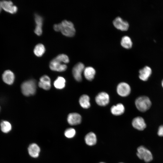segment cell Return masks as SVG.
Returning a JSON list of instances; mask_svg holds the SVG:
<instances>
[{
  "label": "cell",
  "mask_w": 163,
  "mask_h": 163,
  "mask_svg": "<svg viewBox=\"0 0 163 163\" xmlns=\"http://www.w3.org/2000/svg\"><path fill=\"white\" fill-rule=\"evenodd\" d=\"M0 127L1 131L5 133H8L11 129V123L6 120H3L1 122Z\"/></svg>",
  "instance_id": "25"
},
{
  "label": "cell",
  "mask_w": 163,
  "mask_h": 163,
  "mask_svg": "<svg viewBox=\"0 0 163 163\" xmlns=\"http://www.w3.org/2000/svg\"><path fill=\"white\" fill-rule=\"evenodd\" d=\"M53 28L56 31H61L65 36L72 37L75 34V30L73 24L71 21L66 20L61 23L54 25Z\"/></svg>",
  "instance_id": "1"
},
{
  "label": "cell",
  "mask_w": 163,
  "mask_h": 163,
  "mask_svg": "<svg viewBox=\"0 0 163 163\" xmlns=\"http://www.w3.org/2000/svg\"><path fill=\"white\" fill-rule=\"evenodd\" d=\"M111 113L114 115L119 116L123 114L125 111V107L121 103L112 106L110 109Z\"/></svg>",
  "instance_id": "17"
},
{
  "label": "cell",
  "mask_w": 163,
  "mask_h": 163,
  "mask_svg": "<svg viewBox=\"0 0 163 163\" xmlns=\"http://www.w3.org/2000/svg\"></svg>",
  "instance_id": "33"
},
{
  "label": "cell",
  "mask_w": 163,
  "mask_h": 163,
  "mask_svg": "<svg viewBox=\"0 0 163 163\" xmlns=\"http://www.w3.org/2000/svg\"><path fill=\"white\" fill-rule=\"evenodd\" d=\"M22 94L26 96L34 94L36 90V82L34 80H30L23 82L21 85Z\"/></svg>",
  "instance_id": "3"
},
{
  "label": "cell",
  "mask_w": 163,
  "mask_h": 163,
  "mask_svg": "<svg viewBox=\"0 0 163 163\" xmlns=\"http://www.w3.org/2000/svg\"><path fill=\"white\" fill-rule=\"evenodd\" d=\"M135 104L139 110L144 112L150 108L152 105V102L147 96H141L136 99Z\"/></svg>",
  "instance_id": "2"
},
{
  "label": "cell",
  "mask_w": 163,
  "mask_h": 163,
  "mask_svg": "<svg viewBox=\"0 0 163 163\" xmlns=\"http://www.w3.org/2000/svg\"><path fill=\"white\" fill-rule=\"evenodd\" d=\"M161 84L163 88V79L162 80L161 82Z\"/></svg>",
  "instance_id": "29"
},
{
  "label": "cell",
  "mask_w": 163,
  "mask_h": 163,
  "mask_svg": "<svg viewBox=\"0 0 163 163\" xmlns=\"http://www.w3.org/2000/svg\"><path fill=\"white\" fill-rule=\"evenodd\" d=\"M157 133L159 136H163V125L160 126L158 127Z\"/></svg>",
  "instance_id": "28"
},
{
  "label": "cell",
  "mask_w": 163,
  "mask_h": 163,
  "mask_svg": "<svg viewBox=\"0 0 163 163\" xmlns=\"http://www.w3.org/2000/svg\"><path fill=\"white\" fill-rule=\"evenodd\" d=\"M67 120L69 124L75 125L80 124L82 121V117L80 114L76 113H71L68 116Z\"/></svg>",
  "instance_id": "12"
},
{
  "label": "cell",
  "mask_w": 163,
  "mask_h": 163,
  "mask_svg": "<svg viewBox=\"0 0 163 163\" xmlns=\"http://www.w3.org/2000/svg\"><path fill=\"white\" fill-rule=\"evenodd\" d=\"M136 154L139 159L146 162H150L153 158L151 151L143 146H140L137 148Z\"/></svg>",
  "instance_id": "4"
},
{
  "label": "cell",
  "mask_w": 163,
  "mask_h": 163,
  "mask_svg": "<svg viewBox=\"0 0 163 163\" xmlns=\"http://www.w3.org/2000/svg\"><path fill=\"white\" fill-rule=\"evenodd\" d=\"M79 101L81 106L84 108L87 109L90 106V97L87 95H82L79 99Z\"/></svg>",
  "instance_id": "21"
},
{
  "label": "cell",
  "mask_w": 163,
  "mask_h": 163,
  "mask_svg": "<svg viewBox=\"0 0 163 163\" xmlns=\"http://www.w3.org/2000/svg\"><path fill=\"white\" fill-rule=\"evenodd\" d=\"M2 10L1 6L0 5V13L1 12Z\"/></svg>",
  "instance_id": "30"
},
{
  "label": "cell",
  "mask_w": 163,
  "mask_h": 163,
  "mask_svg": "<svg viewBox=\"0 0 163 163\" xmlns=\"http://www.w3.org/2000/svg\"><path fill=\"white\" fill-rule=\"evenodd\" d=\"M76 131L73 128H70L67 129L64 132L65 136L67 138H71L75 135Z\"/></svg>",
  "instance_id": "27"
},
{
  "label": "cell",
  "mask_w": 163,
  "mask_h": 163,
  "mask_svg": "<svg viewBox=\"0 0 163 163\" xmlns=\"http://www.w3.org/2000/svg\"><path fill=\"white\" fill-rule=\"evenodd\" d=\"M99 163H104V162H100Z\"/></svg>",
  "instance_id": "31"
},
{
  "label": "cell",
  "mask_w": 163,
  "mask_h": 163,
  "mask_svg": "<svg viewBox=\"0 0 163 163\" xmlns=\"http://www.w3.org/2000/svg\"><path fill=\"white\" fill-rule=\"evenodd\" d=\"M38 85L39 87L44 90H49L51 87V80L50 77L47 75L42 76L40 79Z\"/></svg>",
  "instance_id": "13"
},
{
  "label": "cell",
  "mask_w": 163,
  "mask_h": 163,
  "mask_svg": "<svg viewBox=\"0 0 163 163\" xmlns=\"http://www.w3.org/2000/svg\"><path fill=\"white\" fill-rule=\"evenodd\" d=\"M113 24L117 28L121 30H126L129 27L128 23L121 17H117L113 21Z\"/></svg>",
  "instance_id": "10"
},
{
  "label": "cell",
  "mask_w": 163,
  "mask_h": 163,
  "mask_svg": "<svg viewBox=\"0 0 163 163\" xmlns=\"http://www.w3.org/2000/svg\"><path fill=\"white\" fill-rule=\"evenodd\" d=\"M86 143L88 145L92 146L96 144L97 142V137L95 134L90 132L87 134L85 138Z\"/></svg>",
  "instance_id": "20"
},
{
  "label": "cell",
  "mask_w": 163,
  "mask_h": 163,
  "mask_svg": "<svg viewBox=\"0 0 163 163\" xmlns=\"http://www.w3.org/2000/svg\"><path fill=\"white\" fill-rule=\"evenodd\" d=\"M55 58L65 64L68 63L69 62L68 57L67 55L64 54H59Z\"/></svg>",
  "instance_id": "26"
},
{
  "label": "cell",
  "mask_w": 163,
  "mask_h": 163,
  "mask_svg": "<svg viewBox=\"0 0 163 163\" xmlns=\"http://www.w3.org/2000/svg\"><path fill=\"white\" fill-rule=\"evenodd\" d=\"M122 163V162H121V163Z\"/></svg>",
  "instance_id": "32"
},
{
  "label": "cell",
  "mask_w": 163,
  "mask_h": 163,
  "mask_svg": "<svg viewBox=\"0 0 163 163\" xmlns=\"http://www.w3.org/2000/svg\"><path fill=\"white\" fill-rule=\"evenodd\" d=\"M35 21L36 24L34 32L38 36L40 35L42 33L43 18L37 14L35 15Z\"/></svg>",
  "instance_id": "15"
},
{
  "label": "cell",
  "mask_w": 163,
  "mask_h": 163,
  "mask_svg": "<svg viewBox=\"0 0 163 163\" xmlns=\"http://www.w3.org/2000/svg\"><path fill=\"white\" fill-rule=\"evenodd\" d=\"M83 72L85 78L88 81H91L94 79L96 71L93 67L88 66L85 68Z\"/></svg>",
  "instance_id": "18"
},
{
  "label": "cell",
  "mask_w": 163,
  "mask_h": 163,
  "mask_svg": "<svg viewBox=\"0 0 163 163\" xmlns=\"http://www.w3.org/2000/svg\"><path fill=\"white\" fill-rule=\"evenodd\" d=\"M84 64L81 62H79L75 64L72 69V73L75 79L78 82H80L82 80V73L85 69Z\"/></svg>",
  "instance_id": "5"
},
{
  "label": "cell",
  "mask_w": 163,
  "mask_h": 163,
  "mask_svg": "<svg viewBox=\"0 0 163 163\" xmlns=\"http://www.w3.org/2000/svg\"><path fill=\"white\" fill-rule=\"evenodd\" d=\"M96 103L99 106H104L107 105L109 102V96L107 93L102 92L98 93L95 97Z\"/></svg>",
  "instance_id": "9"
},
{
  "label": "cell",
  "mask_w": 163,
  "mask_h": 163,
  "mask_svg": "<svg viewBox=\"0 0 163 163\" xmlns=\"http://www.w3.org/2000/svg\"><path fill=\"white\" fill-rule=\"evenodd\" d=\"M132 123L134 128L139 130H143L146 126L144 119L141 117L134 118L132 121Z\"/></svg>",
  "instance_id": "11"
},
{
  "label": "cell",
  "mask_w": 163,
  "mask_h": 163,
  "mask_svg": "<svg viewBox=\"0 0 163 163\" xmlns=\"http://www.w3.org/2000/svg\"><path fill=\"white\" fill-rule=\"evenodd\" d=\"M40 151L39 147L36 143L30 144L28 147V151L29 155L32 157H37Z\"/></svg>",
  "instance_id": "19"
},
{
  "label": "cell",
  "mask_w": 163,
  "mask_h": 163,
  "mask_svg": "<svg viewBox=\"0 0 163 163\" xmlns=\"http://www.w3.org/2000/svg\"><path fill=\"white\" fill-rule=\"evenodd\" d=\"M139 72V78L143 81H146L151 75L152 70L149 67L146 66L140 69Z\"/></svg>",
  "instance_id": "14"
},
{
  "label": "cell",
  "mask_w": 163,
  "mask_h": 163,
  "mask_svg": "<svg viewBox=\"0 0 163 163\" xmlns=\"http://www.w3.org/2000/svg\"><path fill=\"white\" fill-rule=\"evenodd\" d=\"M66 80L65 78L61 76L58 77L54 82V87L58 89H62L65 85Z\"/></svg>",
  "instance_id": "24"
},
{
  "label": "cell",
  "mask_w": 163,
  "mask_h": 163,
  "mask_svg": "<svg viewBox=\"0 0 163 163\" xmlns=\"http://www.w3.org/2000/svg\"><path fill=\"white\" fill-rule=\"evenodd\" d=\"M0 5L2 10L10 14L15 13L18 11L17 7L10 1H1Z\"/></svg>",
  "instance_id": "6"
},
{
  "label": "cell",
  "mask_w": 163,
  "mask_h": 163,
  "mask_svg": "<svg viewBox=\"0 0 163 163\" xmlns=\"http://www.w3.org/2000/svg\"><path fill=\"white\" fill-rule=\"evenodd\" d=\"M14 78V73L9 70L5 71L2 75V79L3 82L9 85H11L13 83Z\"/></svg>",
  "instance_id": "16"
},
{
  "label": "cell",
  "mask_w": 163,
  "mask_h": 163,
  "mask_svg": "<svg viewBox=\"0 0 163 163\" xmlns=\"http://www.w3.org/2000/svg\"><path fill=\"white\" fill-rule=\"evenodd\" d=\"M118 94L122 97L128 96L131 92V88L129 85L125 82L120 83L117 87Z\"/></svg>",
  "instance_id": "8"
},
{
  "label": "cell",
  "mask_w": 163,
  "mask_h": 163,
  "mask_svg": "<svg viewBox=\"0 0 163 163\" xmlns=\"http://www.w3.org/2000/svg\"><path fill=\"white\" fill-rule=\"evenodd\" d=\"M133 43L130 37L127 36H123L121 40V44L122 46L126 49L131 48Z\"/></svg>",
  "instance_id": "22"
},
{
  "label": "cell",
  "mask_w": 163,
  "mask_h": 163,
  "mask_svg": "<svg viewBox=\"0 0 163 163\" xmlns=\"http://www.w3.org/2000/svg\"><path fill=\"white\" fill-rule=\"evenodd\" d=\"M45 51L44 46L41 43L37 44L35 47L34 52L36 56L38 57L42 56Z\"/></svg>",
  "instance_id": "23"
},
{
  "label": "cell",
  "mask_w": 163,
  "mask_h": 163,
  "mask_svg": "<svg viewBox=\"0 0 163 163\" xmlns=\"http://www.w3.org/2000/svg\"><path fill=\"white\" fill-rule=\"evenodd\" d=\"M49 66L51 70L59 72H63L67 68L66 64L57 60L55 58L50 61Z\"/></svg>",
  "instance_id": "7"
}]
</instances>
